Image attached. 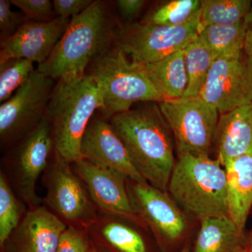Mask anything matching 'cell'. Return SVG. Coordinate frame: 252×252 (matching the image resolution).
I'll list each match as a JSON object with an SVG mask.
<instances>
[{
  "label": "cell",
  "instance_id": "obj_30",
  "mask_svg": "<svg viewBox=\"0 0 252 252\" xmlns=\"http://www.w3.org/2000/svg\"><path fill=\"white\" fill-rule=\"evenodd\" d=\"M11 2L8 0H0V31L1 41L12 36L29 20L24 14L11 10Z\"/></svg>",
  "mask_w": 252,
  "mask_h": 252
},
{
  "label": "cell",
  "instance_id": "obj_31",
  "mask_svg": "<svg viewBox=\"0 0 252 252\" xmlns=\"http://www.w3.org/2000/svg\"><path fill=\"white\" fill-rule=\"evenodd\" d=\"M92 0H54L53 6L57 17L70 19L87 9Z\"/></svg>",
  "mask_w": 252,
  "mask_h": 252
},
{
  "label": "cell",
  "instance_id": "obj_7",
  "mask_svg": "<svg viewBox=\"0 0 252 252\" xmlns=\"http://www.w3.org/2000/svg\"><path fill=\"white\" fill-rule=\"evenodd\" d=\"M42 177L46 189L43 205L67 226L89 229L98 212L72 164L54 151Z\"/></svg>",
  "mask_w": 252,
  "mask_h": 252
},
{
  "label": "cell",
  "instance_id": "obj_24",
  "mask_svg": "<svg viewBox=\"0 0 252 252\" xmlns=\"http://www.w3.org/2000/svg\"><path fill=\"white\" fill-rule=\"evenodd\" d=\"M252 6L250 0H201L200 30L208 26L240 22L246 18Z\"/></svg>",
  "mask_w": 252,
  "mask_h": 252
},
{
  "label": "cell",
  "instance_id": "obj_2",
  "mask_svg": "<svg viewBox=\"0 0 252 252\" xmlns=\"http://www.w3.org/2000/svg\"><path fill=\"white\" fill-rule=\"evenodd\" d=\"M116 34L108 5L94 1L71 18L49 59L36 69L54 81L84 75L91 62L112 47Z\"/></svg>",
  "mask_w": 252,
  "mask_h": 252
},
{
  "label": "cell",
  "instance_id": "obj_6",
  "mask_svg": "<svg viewBox=\"0 0 252 252\" xmlns=\"http://www.w3.org/2000/svg\"><path fill=\"white\" fill-rule=\"evenodd\" d=\"M54 151L51 126L45 117L34 130L6 152L1 160V171L28 209L43 204L36 193V185L47 168Z\"/></svg>",
  "mask_w": 252,
  "mask_h": 252
},
{
  "label": "cell",
  "instance_id": "obj_36",
  "mask_svg": "<svg viewBox=\"0 0 252 252\" xmlns=\"http://www.w3.org/2000/svg\"><path fill=\"white\" fill-rule=\"evenodd\" d=\"M180 252H189V249L188 247H185V248H183V250H182Z\"/></svg>",
  "mask_w": 252,
  "mask_h": 252
},
{
  "label": "cell",
  "instance_id": "obj_1",
  "mask_svg": "<svg viewBox=\"0 0 252 252\" xmlns=\"http://www.w3.org/2000/svg\"><path fill=\"white\" fill-rule=\"evenodd\" d=\"M127 149L131 161L144 180L156 188L168 190L175 167V143L158 103L149 104L109 119Z\"/></svg>",
  "mask_w": 252,
  "mask_h": 252
},
{
  "label": "cell",
  "instance_id": "obj_8",
  "mask_svg": "<svg viewBox=\"0 0 252 252\" xmlns=\"http://www.w3.org/2000/svg\"><path fill=\"white\" fill-rule=\"evenodd\" d=\"M175 140L177 157H209L220 113L199 97H183L158 103Z\"/></svg>",
  "mask_w": 252,
  "mask_h": 252
},
{
  "label": "cell",
  "instance_id": "obj_29",
  "mask_svg": "<svg viewBox=\"0 0 252 252\" xmlns=\"http://www.w3.org/2000/svg\"><path fill=\"white\" fill-rule=\"evenodd\" d=\"M10 2L21 10L29 21L44 22L57 18L50 0H11Z\"/></svg>",
  "mask_w": 252,
  "mask_h": 252
},
{
  "label": "cell",
  "instance_id": "obj_9",
  "mask_svg": "<svg viewBox=\"0 0 252 252\" xmlns=\"http://www.w3.org/2000/svg\"><path fill=\"white\" fill-rule=\"evenodd\" d=\"M54 79L37 69L14 95L0 106V143L7 152L46 117Z\"/></svg>",
  "mask_w": 252,
  "mask_h": 252
},
{
  "label": "cell",
  "instance_id": "obj_21",
  "mask_svg": "<svg viewBox=\"0 0 252 252\" xmlns=\"http://www.w3.org/2000/svg\"><path fill=\"white\" fill-rule=\"evenodd\" d=\"M133 62L167 99L184 97L188 84L184 49L156 62Z\"/></svg>",
  "mask_w": 252,
  "mask_h": 252
},
{
  "label": "cell",
  "instance_id": "obj_5",
  "mask_svg": "<svg viewBox=\"0 0 252 252\" xmlns=\"http://www.w3.org/2000/svg\"><path fill=\"white\" fill-rule=\"evenodd\" d=\"M89 74L102 91L104 107L101 112L107 120L130 110L135 102L160 103L170 100L158 90L137 64L115 45L91 62Z\"/></svg>",
  "mask_w": 252,
  "mask_h": 252
},
{
  "label": "cell",
  "instance_id": "obj_16",
  "mask_svg": "<svg viewBox=\"0 0 252 252\" xmlns=\"http://www.w3.org/2000/svg\"><path fill=\"white\" fill-rule=\"evenodd\" d=\"M67 225L44 205L28 209L1 248L2 252H56Z\"/></svg>",
  "mask_w": 252,
  "mask_h": 252
},
{
  "label": "cell",
  "instance_id": "obj_26",
  "mask_svg": "<svg viewBox=\"0 0 252 252\" xmlns=\"http://www.w3.org/2000/svg\"><path fill=\"white\" fill-rule=\"evenodd\" d=\"M201 7V0H172L154 9L144 23L157 26H177L189 22Z\"/></svg>",
  "mask_w": 252,
  "mask_h": 252
},
{
  "label": "cell",
  "instance_id": "obj_33",
  "mask_svg": "<svg viewBox=\"0 0 252 252\" xmlns=\"http://www.w3.org/2000/svg\"><path fill=\"white\" fill-rule=\"evenodd\" d=\"M245 39L244 51L252 61V6L245 19Z\"/></svg>",
  "mask_w": 252,
  "mask_h": 252
},
{
  "label": "cell",
  "instance_id": "obj_32",
  "mask_svg": "<svg viewBox=\"0 0 252 252\" xmlns=\"http://www.w3.org/2000/svg\"><path fill=\"white\" fill-rule=\"evenodd\" d=\"M145 4L143 0H119L117 1L118 9L123 18L129 21H133Z\"/></svg>",
  "mask_w": 252,
  "mask_h": 252
},
{
  "label": "cell",
  "instance_id": "obj_12",
  "mask_svg": "<svg viewBox=\"0 0 252 252\" xmlns=\"http://www.w3.org/2000/svg\"><path fill=\"white\" fill-rule=\"evenodd\" d=\"M127 189L134 211L159 242L171 243L183 237L187 231V220L168 192L147 182L129 179Z\"/></svg>",
  "mask_w": 252,
  "mask_h": 252
},
{
  "label": "cell",
  "instance_id": "obj_23",
  "mask_svg": "<svg viewBox=\"0 0 252 252\" xmlns=\"http://www.w3.org/2000/svg\"><path fill=\"white\" fill-rule=\"evenodd\" d=\"M184 51L188 79L184 97H198L216 57L198 36L186 46Z\"/></svg>",
  "mask_w": 252,
  "mask_h": 252
},
{
  "label": "cell",
  "instance_id": "obj_15",
  "mask_svg": "<svg viewBox=\"0 0 252 252\" xmlns=\"http://www.w3.org/2000/svg\"><path fill=\"white\" fill-rule=\"evenodd\" d=\"M81 159L124 174L129 180L147 182L131 161L125 145L109 120L94 116L81 144Z\"/></svg>",
  "mask_w": 252,
  "mask_h": 252
},
{
  "label": "cell",
  "instance_id": "obj_35",
  "mask_svg": "<svg viewBox=\"0 0 252 252\" xmlns=\"http://www.w3.org/2000/svg\"><path fill=\"white\" fill-rule=\"evenodd\" d=\"M97 247V252H108L104 250V249L99 248V247Z\"/></svg>",
  "mask_w": 252,
  "mask_h": 252
},
{
  "label": "cell",
  "instance_id": "obj_34",
  "mask_svg": "<svg viewBox=\"0 0 252 252\" xmlns=\"http://www.w3.org/2000/svg\"><path fill=\"white\" fill-rule=\"evenodd\" d=\"M247 250L248 252H252V230L251 233L248 237V245H247Z\"/></svg>",
  "mask_w": 252,
  "mask_h": 252
},
{
  "label": "cell",
  "instance_id": "obj_22",
  "mask_svg": "<svg viewBox=\"0 0 252 252\" xmlns=\"http://www.w3.org/2000/svg\"><path fill=\"white\" fill-rule=\"evenodd\" d=\"M198 37L216 59L239 56L245 45V20L229 26H206L200 30Z\"/></svg>",
  "mask_w": 252,
  "mask_h": 252
},
{
  "label": "cell",
  "instance_id": "obj_37",
  "mask_svg": "<svg viewBox=\"0 0 252 252\" xmlns=\"http://www.w3.org/2000/svg\"><path fill=\"white\" fill-rule=\"evenodd\" d=\"M237 252H248V250H247V248L243 249V250H239V251Z\"/></svg>",
  "mask_w": 252,
  "mask_h": 252
},
{
  "label": "cell",
  "instance_id": "obj_27",
  "mask_svg": "<svg viewBox=\"0 0 252 252\" xmlns=\"http://www.w3.org/2000/svg\"><path fill=\"white\" fill-rule=\"evenodd\" d=\"M26 59H13L0 64V102L11 98L34 72V64Z\"/></svg>",
  "mask_w": 252,
  "mask_h": 252
},
{
  "label": "cell",
  "instance_id": "obj_25",
  "mask_svg": "<svg viewBox=\"0 0 252 252\" xmlns=\"http://www.w3.org/2000/svg\"><path fill=\"white\" fill-rule=\"evenodd\" d=\"M28 207L16 195L9 181L0 171V247L21 223Z\"/></svg>",
  "mask_w": 252,
  "mask_h": 252
},
{
  "label": "cell",
  "instance_id": "obj_14",
  "mask_svg": "<svg viewBox=\"0 0 252 252\" xmlns=\"http://www.w3.org/2000/svg\"><path fill=\"white\" fill-rule=\"evenodd\" d=\"M70 19L28 21L14 34L1 41L0 64L13 59H26L38 65L45 62L65 32Z\"/></svg>",
  "mask_w": 252,
  "mask_h": 252
},
{
  "label": "cell",
  "instance_id": "obj_28",
  "mask_svg": "<svg viewBox=\"0 0 252 252\" xmlns=\"http://www.w3.org/2000/svg\"><path fill=\"white\" fill-rule=\"evenodd\" d=\"M56 252H97L87 229L67 226L61 235Z\"/></svg>",
  "mask_w": 252,
  "mask_h": 252
},
{
  "label": "cell",
  "instance_id": "obj_10",
  "mask_svg": "<svg viewBox=\"0 0 252 252\" xmlns=\"http://www.w3.org/2000/svg\"><path fill=\"white\" fill-rule=\"evenodd\" d=\"M200 10L189 22L177 26L130 23L116 34L114 45L132 61L153 63L185 49L198 35Z\"/></svg>",
  "mask_w": 252,
  "mask_h": 252
},
{
  "label": "cell",
  "instance_id": "obj_20",
  "mask_svg": "<svg viewBox=\"0 0 252 252\" xmlns=\"http://www.w3.org/2000/svg\"><path fill=\"white\" fill-rule=\"evenodd\" d=\"M248 237L228 215L200 221L193 252H237L247 248Z\"/></svg>",
  "mask_w": 252,
  "mask_h": 252
},
{
  "label": "cell",
  "instance_id": "obj_18",
  "mask_svg": "<svg viewBox=\"0 0 252 252\" xmlns=\"http://www.w3.org/2000/svg\"><path fill=\"white\" fill-rule=\"evenodd\" d=\"M215 143L223 167L231 159L252 153V103L220 114Z\"/></svg>",
  "mask_w": 252,
  "mask_h": 252
},
{
  "label": "cell",
  "instance_id": "obj_19",
  "mask_svg": "<svg viewBox=\"0 0 252 252\" xmlns=\"http://www.w3.org/2000/svg\"><path fill=\"white\" fill-rule=\"evenodd\" d=\"M228 216L245 232L252 207V153L231 159L224 166Z\"/></svg>",
  "mask_w": 252,
  "mask_h": 252
},
{
  "label": "cell",
  "instance_id": "obj_3",
  "mask_svg": "<svg viewBox=\"0 0 252 252\" xmlns=\"http://www.w3.org/2000/svg\"><path fill=\"white\" fill-rule=\"evenodd\" d=\"M103 107L102 91L90 74L56 81L46 114L55 152L71 164L80 160L86 128L95 111Z\"/></svg>",
  "mask_w": 252,
  "mask_h": 252
},
{
  "label": "cell",
  "instance_id": "obj_13",
  "mask_svg": "<svg viewBox=\"0 0 252 252\" xmlns=\"http://www.w3.org/2000/svg\"><path fill=\"white\" fill-rule=\"evenodd\" d=\"M72 166L85 185L99 215L122 217L148 228L132 208L127 193L128 178L124 174L83 159Z\"/></svg>",
  "mask_w": 252,
  "mask_h": 252
},
{
  "label": "cell",
  "instance_id": "obj_11",
  "mask_svg": "<svg viewBox=\"0 0 252 252\" xmlns=\"http://www.w3.org/2000/svg\"><path fill=\"white\" fill-rule=\"evenodd\" d=\"M199 97L220 114L252 103V61L245 51L215 60Z\"/></svg>",
  "mask_w": 252,
  "mask_h": 252
},
{
  "label": "cell",
  "instance_id": "obj_17",
  "mask_svg": "<svg viewBox=\"0 0 252 252\" xmlns=\"http://www.w3.org/2000/svg\"><path fill=\"white\" fill-rule=\"evenodd\" d=\"M142 229L148 228L122 217L98 214L88 231L94 245L108 252H151Z\"/></svg>",
  "mask_w": 252,
  "mask_h": 252
},
{
  "label": "cell",
  "instance_id": "obj_4",
  "mask_svg": "<svg viewBox=\"0 0 252 252\" xmlns=\"http://www.w3.org/2000/svg\"><path fill=\"white\" fill-rule=\"evenodd\" d=\"M167 190L184 213L200 221L228 215L226 172L217 159L178 157Z\"/></svg>",
  "mask_w": 252,
  "mask_h": 252
}]
</instances>
